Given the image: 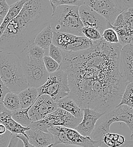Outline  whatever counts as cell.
Instances as JSON below:
<instances>
[{
  "label": "cell",
  "mask_w": 133,
  "mask_h": 147,
  "mask_svg": "<svg viewBox=\"0 0 133 147\" xmlns=\"http://www.w3.org/2000/svg\"><path fill=\"white\" fill-rule=\"evenodd\" d=\"M103 114L91 109H84L82 121L75 129L82 136L90 137L94 130L97 121Z\"/></svg>",
  "instance_id": "9a60e30c"
},
{
  "label": "cell",
  "mask_w": 133,
  "mask_h": 147,
  "mask_svg": "<svg viewBox=\"0 0 133 147\" xmlns=\"http://www.w3.org/2000/svg\"><path fill=\"white\" fill-rule=\"evenodd\" d=\"M2 104L6 109L11 112L21 109L18 94L12 92H8L5 94Z\"/></svg>",
  "instance_id": "603a6c76"
},
{
  "label": "cell",
  "mask_w": 133,
  "mask_h": 147,
  "mask_svg": "<svg viewBox=\"0 0 133 147\" xmlns=\"http://www.w3.org/2000/svg\"><path fill=\"white\" fill-rule=\"evenodd\" d=\"M122 122L128 126L131 132V140H133V108L126 105L115 107L113 110L104 114L97 121L95 129L90 138L94 141L103 143L104 136L110 132L109 128L114 122Z\"/></svg>",
  "instance_id": "5b68a950"
},
{
  "label": "cell",
  "mask_w": 133,
  "mask_h": 147,
  "mask_svg": "<svg viewBox=\"0 0 133 147\" xmlns=\"http://www.w3.org/2000/svg\"><path fill=\"white\" fill-rule=\"evenodd\" d=\"M37 90L38 96L48 95L55 102L68 96L70 89L67 74L60 69L53 73L49 74L47 82Z\"/></svg>",
  "instance_id": "9c48e42d"
},
{
  "label": "cell",
  "mask_w": 133,
  "mask_h": 147,
  "mask_svg": "<svg viewBox=\"0 0 133 147\" xmlns=\"http://www.w3.org/2000/svg\"><path fill=\"white\" fill-rule=\"evenodd\" d=\"M27 1V0H20L10 6L9 11L3 18L2 23L0 26V37L3 33L8 24L19 14L24 4Z\"/></svg>",
  "instance_id": "44dd1931"
},
{
  "label": "cell",
  "mask_w": 133,
  "mask_h": 147,
  "mask_svg": "<svg viewBox=\"0 0 133 147\" xmlns=\"http://www.w3.org/2000/svg\"><path fill=\"white\" fill-rule=\"evenodd\" d=\"M53 147H69L68 146H63V145H57V146H55Z\"/></svg>",
  "instance_id": "60d3db41"
},
{
  "label": "cell",
  "mask_w": 133,
  "mask_h": 147,
  "mask_svg": "<svg viewBox=\"0 0 133 147\" xmlns=\"http://www.w3.org/2000/svg\"><path fill=\"white\" fill-rule=\"evenodd\" d=\"M53 11L59 6H80L84 5L83 0H49Z\"/></svg>",
  "instance_id": "f1b7e54d"
},
{
  "label": "cell",
  "mask_w": 133,
  "mask_h": 147,
  "mask_svg": "<svg viewBox=\"0 0 133 147\" xmlns=\"http://www.w3.org/2000/svg\"><path fill=\"white\" fill-rule=\"evenodd\" d=\"M82 33L83 36L93 41H97L101 38V35L99 32L92 27H83L82 30Z\"/></svg>",
  "instance_id": "f546056e"
},
{
  "label": "cell",
  "mask_w": 133,
  "mask_h": 147,
  "mask_svg": "<svg viewBox=\"0 0 133 147\" xmlns=\"http://www.w3.org/2000/svg\"><path fill=\"white\" fill-rule=\"evenodd\" d=\"M53 31L50 24L43 29L35 38L34 43L43 49L48 55L50 45L52 44Z\"/></svg>",
  "instance_id": "d6986e66"
},
{
  "label": "cell",
  "mask_w": 133,
  "mask_h": 147,
  "mask_svg": "<svg viewBox=\"0 0 133 147\" xmlns=\"http://www.w3.org/2000/svg\"><path fill=\"white\" fill-rule=\"evenodd\" d=\"M31 107L11 111L12 118L22 126L28 127L33 122L28 115V111Z\"/></svg>",
  "instance_id": "cb8c5ba5"
},
{
  "label": "cell",
  "mask_w": 133,
  "mask_h": 147,
  "mask_svg": "<svg viewBox=\"0 0 133 147\" xmlns=\"http://www.w3.org/2000/svg\"><path fill=\"white\" fill-rule=\"evenodd\" d=\"M0 123L2 124L6 129L13 135H23L26 138V131L30 128L23 127L16 121L11 117V112L6 110L0 113Z\"/></svg>",
  "instance_id": "e0dca14e"
},
{
  "label": "cell",
  "mask_w": 133,
  "mask_h": 147,
  "mask_svg": "<svg viewBox=\"0 0 133 147\" xmlns=\"http://www.w3.org/2000/svg\"><path fill=\"white\" fill-rule=\"evenodd\" d=\"M78 9L79 7L76 6L57 7L51 17L50 25L52 31L83 36L82 33L83 26L79 18Z\"/></svg>",
  "instance_id": "277c9868"
},
{
  "label": "cell",
  "mask_w": 133,
  "mask_h": 147,
  "mask_svg": "<svg viewBox=\"0 0 133 147\" xmlns=\"http://www.w3.org/2000/svg\"><path fill=\"white\" fill-rule=\"evenodd\" d=\"M25 133L29 143L34 147L54 146V138L49 132H45L38 129H30Z\"/></svg>",
  "instance_id": "2e32d148"
},
{
  "label": "cell",
  "mask_w": 133,
  "mask_h": 147,
  "mask_svg": "<svg viewBox=\"0 0 133 147\" xmlns=\"http://www.w3.org/2000/svg\"><path fill=\"white\" fill-rule=\"evenodd\" d=\"M25 50L28 56L31 58L43 59L44 56L46 55L45 51L34 43L29 45Z\"/></svg>",
  "instance_id": "83f0119b"
},
{
  "label": "cell",
  "mask_w": 133,
  "mask_h": 147,
  "mask_svg": "<svg viewBox=\"0 0 133 147\" xmlns=\"http://www.w3.org/2000/svg\"><path fill=\"white\" fill-rule=\"evenodd\" d=\"M21 109H26L32 107L38 97L37 89L28 87L18 94Z\"/></svg>",
  "instance_id": "ffe728a7"
},
{
  "label": "cell",
  "mask_w": 133,
  "mask_h": 147,
  "mask_svg": "<svg viewBox=\"0 0 133 147\" xmlns=\"http://www.w3.org/2000/svg\"><path fill=\"white\" fill-rule=\"evenodd\" d=\"M7 147H24V145L22 141L16 135L13 134Z\"/></svg>",
  "instance_id": "d590c367"
},
{
  "label": "cell",
  "mask_w": 133,
  "mask_h": 147,
  "mask_svg": "<svg viewBox=\"0 0 133 147\" xmlns=\"http://www.w3.org/2000/svg\"><path fill=\"white\" fill-rule=\"evenodd\" d=\"M52 13L49 0H27L0 37V51L19 55L50 24Z\"/></svg>",
  "instance_id": "7a4b0ae2"
},
{
  "label": "cell",
  "mask_w": 133,
  "mask_h": 147,
  "mask_svg": "<svg viewBox=\"0 0 133 147\" xmlns=\"http://www.w3.org/2000/svg\"><path fill=\"white\" fill-rule=\"evenodd\" d=\"M133 83H128L122 94L121 100L117 107L121 105H126L133 108Z\"/></svg>",
  "instance_id": "4316f807"
},
{
  "label": "cell",
  "mask_w": 133,
  "mask_h": 147,
  "mask_svg": "<svg viewBox=\"0 0 133 147\" xmlns=\"http://www.w3.org/2000/svg\"><path fill=\"white\" fill-rule=\"evenodd\" d=\"M133 8H130L119 15L112 26L118 27L119 26H133Z\"/></svg>",
  "instance_id": "d4e9b609"
},
{
  "label": "cell",
  "mask_w": 133,
  "mask_h": 147,
  "mask_svg": "<svg viewBox=\"0 0 133 147\" xmlns=\"http://www.w3.org/2000/svg\"><path fill=\"white\" fill-rule=\"evenodd\" d=\"M54 138L55 146L63 145L69 147H100L101 143L85 137L75 129L55 126L48 131Z\"/></svg>",
  "instance_id": "ba28073f"
},
{
  "label": "cell",
  "mask_w": 133,
  "mask_h": 147,
  "mask_svg": "<svg viewBox=\"0 0 133 147\" xmlns=\"http://www.w3.org/2000/svg\"><path fill=\"white\" fill-rule=\"evenodd\" d=\"M3 20V18H2V17H0V26H1V24H2V23Z\"/></svg>",
  "instance_id": "b9f144b4"
},
{
  "label": "cell",
  "mask_w": 133,
  "mask_h": 147,
  "mask_svg": "<svg viewBox=\"0 0 133 147\" xmlns=\"http://www.w3.org/2000/svg\"><path fill=\"white\" fill-rule=\"evenodd\" d=\"M16 135H17V136L19 139H20L22 141V142L23 143L24 147H34L29 143V142H28L27 139L24 135H20V134Z\"/></svg>",
  "instance_id": "74e56055"
},
{
  "label": "cell",
  "mask_w": 133,
  "mask_h": 147,
  "mask_svg": "<svg viewBox=\"0 0 133 147\" xmlns=\"http://www.w3.org/2000/svg\"><path fill=\"white\" fill-rule=\"evenodd\" d=\"M48 129L55 126H61L75 129L81 122L82 119L76 118L72 114L62 109L57 108L53 112L48 114L44 118L38 121Z\"/></svg>",
  "instance_id": "8fae6325"
},
{
  "label": "cell",
  "mask_w": 133,
  "mask_h": 147,
  "mask_svg": "<svg viewBox=\"0 0 133 147\" xmlns=\"http://www.w3.org/2000/svg\"><path fill=\"white\" fill-rule=\"evenodd\" d=\"M7 131V129L6 127L1 123H0V136L5 134L6 132Z\"/></svg>",
  "instance_id": "ab89813d"
},
{
  "label": "cell",
  "mask_w": 133,
  "mask_h": 147,
  "mask_svg": "<svg viewBox=\"0 0 133 147\" xmlns=\"http://www.w3.org/2000/svg\"><path fill=\"white\" fill-rule=\"evenodd\" d=\"M101 37L107 42L109 44H118V38L116 32L112 28L106 29L103 33Z\"/></svg>",
  "instance_id": "d6a6232c"
},
{
  "label": "cell",
  "mask_w": 133,
  "mask_h": 147,
  "mask_svg": "<svg viewBox=\"0 0 133 147\" xmlns=\"http://www.w3.org/2000/svg\"><path fill=\"white\" fill-rule=\"evenodd\" d=\"M12 135L10 131L7 130L5 134L0 136V147H7Z\"/></svg>",
  "instance_id": "e575fe53"
},
{
  "label": "cell",
  "mask_w": 133,
  "mask_h": 147,
  "mask_svg": "<svg viewBox=\"0 0 133 147\" xmlns=\"http://www.w3.org/2000/svg\"><path fill=\"white\" fill-rule=\"evenodd\" d=\"M119 73L127 83L133 81V43L122 47L119 55Z\"/></svg>",
  "instance_id": "5bb4252c"
},
{
  "label": "cell",
  "mask_w": 133,
  "mask_h": 147,
  "mask_svg": "<svg viewBox=\"0 0 133 147\" xmlns=\"http://www.w3.org/2000/svg\"><path fill=\"white\" fill-rule=\"evenodd\" d=\"M111 28L116 32L118 38V43L124 47L130 43H133V26H119L114 27L111 25Z\"/></svg>",
  "instance_id": "7402d4cb"
},
{
  "label": "cell",
  "mask_w": 133,
  "mask_h": 147,
  "mask_svg": "<svg viewBox=\"0 0 133 147\" xmlns=\"http://www.w3.org/2000/svg\"><path fill=\"white\" fill-rule=\"evenodd\" d=\"M56 102L47 94L38 96L28 111V115L32 122H37L44 118L48 114L57 109Z\"/></svg>",
  "instance_id": "4fadbf2b"
},
{
  "label": "cell",
  "mask_w": 133,
  "mask_h": 147,
  "mask_svg": "<svg viewBox=\"0 0 133 147\" xmlns=\"http://www.w3.org/2000/svg\"><path fill=\"white\" fill-rule=\"evenodd\" d=\"M48 55L55 60L59 65H61L63 59L62 51L53 44L49 47Z\"/></svg>",
  "instance_id": "1f68e13d"
},
{
  "label": "cell",
  "mask_w": 133,
  "mask_h": 147,
  "mask_svg": "<svg viewBox=\"0 0 133 147\" xmlns=\"http://www.w3.org/2000/svg\"><path fill=\"white\" fill-rule=\"evenodd\" d=\"M118 147H133V140H130V141L125 140V142L122 145Z\"/></svg>",
  "instance_id": "f35d334b"
},
{
  "label": "cell",
  "mask_w": 133,
  "mask_h": 147,
  "mask_svg": "<svg viewBox=\"0 0 133 147\" xmlns=\"http://www.w3.org/2000/svg\"><path fill=\"white\" fill-rule=\"evenodd\" d=\"M0 78L10 92L17 94L28 87L19 58L13 53L0 51Z\"/></svg>",
  "instance_id": "3957f363"
},
{
  "label": "cell",
  "mask_w": 133,
  "mask_h": 147,
  "mask_svg": "<svg viewBox=\"0 0 133 147\" xmlns=\"http://www.w3.org/2000/svg\"><path fill=\"white\" fill-rule=\"evenodd\" d=\"M122 46L101 38L87 49L62 51L59 69L68 75L69 96L82 109L105 114L118 106L127 83L119 73Z\"/></svg>",
  "instance_id": "6da1fadb"
},
{
  "label": "cell",
  "mask_w": 133,
  "mask_h": 147,
  "mask_svg": "<svg viewBox=\"0 0 133 147\" xmlns=\"http://www.w3.org/2000/svg\"><path fill=\"white\" fill-rule=\"evenodd\" d=\"M84 5L113 25L117 17L124 11L133 8V0H84Z\"/></svg>",
  "instance_id": "52a82bcc"
},
{
  "label": "cell",
  "mask_w": 133,
  "mask_h": 147,
  "mask_svg": "<svg viewBox=\"0 0 133 147\" xmlns=\"http://www.w3.org/2000/svg\"><path fill=\"white\" fill-rule=\"evenodd\" d=\"M94 42L85 37L53 31L52 44L63 51L76 52L84 51L91 48Z\"/></svg>",
  "instance_id": "30bf717a"
},
{
  "label": "cell",
  "mask_w": 133,
  "mask_h": 147,
  "mask_svg": "<svg viewBox=\"0 0 133 147\" xmlns=\"http://www.w3.org/2000/svg\"><path fill=\"white\" fill-rule=\"evenodd\" d=\"M10 6L5 0H0V17L5 18L9 10Z\"/></svg>",
  "instance_id": "8d00e7d4"
},
{
  "label": "cell",
  "mask_w": 133,
  "mask_h": 147,
  "mask_svg": "<svg viewBox=\"0 0 133 147\" xmlns=\"http://www.w3.org/2000/svg\"><path fill=\"white\" fill-rule=\"evenodd\" d=\"M43 62L45 68L49 74L55 73L59 69V65L48 55L44 56Z\"/></svg>",
  "instance_id": "4dcf8cb0"
},
{
  "label": "cell",
  "mask_w": 133,
  "mask_h": 147,
  "mask_svg": "<svg viewBox=\"0 0 133 147\" xmlns=\"http://www.w3.org/2000/svg\"><path fill=\"white\" fill-rule=\"evenodd\" d=\"M125 142V138L117 134L108 133L104 136L103 142L109 147H118Z\"/></svg>",
  "instance_id": "484cf974"
},
{
  "label": "cell",
  "mask_w": 133,
  "mask_h": 147,
  "mask_svg": "<svg viewBox=\"0 0 133 147\" xmlns=\"http://www.w3.org/2000/svg\"><path fill=\"white\" fill-rule=\"evenodd\" d=\"M24 79L29 87L38 89L47 80L49 74L47 71L43 59L29 57L24 49L19 55Z\"/></svg>",
  "instance_id": "8992f818"
},
{
  "label": "cell",
  "mask_w": 133,
  "mask_h": 147,
  "mask_svg": "<svg viewBox=\"0 0 133 147\" xmlns=\"http://www.w3.org/2000/svg\"><path fill=\"white\" fill-rule=\"evenodd\" d=\"M9 92V90L5 87V86L3 84L0 78V113L7 110L3 106L2 102L5 94Z\"/></svg>",
  "instance_id": "836d02e7"
},
{
  "label": "cell",
  "mask_w": 133,
  "mask_h": 147,
  "mask_svg": "<svg viewBox=\"0 0 133 147\" xmlns=\"http://www.w3.org/2000/svg\"><path fill=\"white\" fill-rule=\"evenodd\" d=\"M78 11L83 27L94 28L101 35L106 29L111 28V24L108 21L89 6L83 5L79 7Z\"/></svg>",
  "instance_id": "7c38bea8"
},
{
  "label": "cell",
  "mask_w": 133,
  "mask_h": 147,
  "mask_svg": "<svg viewBox=\"0 0 133 147\" xmlns=\"http://www.w3.org/2000/svg\"><path fill=\"white\" fill-rule=\"evenodd\" d=\"M56 104L58 108L62 109L68 112L76 118L82 119L83 110L76 104L75 101L69 96L59 100Z\"/></svg>",
  "instance_id": "ac0fdd59"
}]
</instances>
